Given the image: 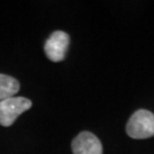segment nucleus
<instances>
[{
  "instance_id": "nucleus-1",
  "label": "nucleus",
  "mask_w": 154,
  "mask_h": 154,
  "mask_svg": "<svg viewBox=\"0 0 154 154\" xmlns=\"http://www.w3.org/2000/svg\"><path fill=\"white\" fill-rule=\"evenodd\" d=\"M128 136L135 139H145L154 136V114L147 110L136 111L127 123Z\"/></svg>"
},
{
  "instance_id": "nucleus-2",
  "label": "nucleus",
  "mask_w": 154,
  "mask_h": 154,
  "mask_svg": "<svg viewBox=\"0 0 154 154\" xmlns=\"http://www.w3.org/2000/svg\"><path fill=\"white\" fill-rule=\"evenodd\" d=\"M32 102L25 97H9L0 100V125L11 126L15 120L25 111L31 109Z\"/></svg>"
},
{
  "instance_id": "nucleus-3",
  "label": "nucleus",
  "mask_w": 154,
  "mask_h": 154,
  "mask_svg": "<svg viewBox=\"0 0 154 154\" xmlns=\"http://www.w3.org/2000/svg\"><path fill=\"white\" fill-rule=\"evenodd\" d=\"M69 45V34L63 31H55L50 34L45 44V53L51 62H61L65 57Z\"/></svg>"
},
{
  "instance_id": "nucleus-4",
  "label": "nucleus",
  "mask_w": 154,
  "mask_h": 154,
  "mask_svg": "<svg viewBox=\"0 0 154 154\" xmlns=\"http://www.w3.org/2000/svg\"><path fill=\"white\" fill-rule=\"evenodd\" d=\"M73 154H103V146L93 132L82 131L72 140Z\"/></svg>"
},
{
  "instance_id": "nucleus-5",
  "label": "nucleus",
  "mask_w": 154,
  "mask_h": 154,
  "mask_svg": "<svg viewBox=\"0 0 154 154\" xmlns=\"http://www.w3.org/2000/svg\"><path fill=\"white\" fill-rule=\"evenodd\" d=\"M20 90V82L15 78L0 74V100L14 97Z\"/></svg>"
}]
</instances>
